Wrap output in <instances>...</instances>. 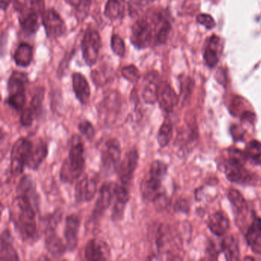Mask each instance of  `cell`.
<instances>
[{"label": "cell", "mask_w": 261, "mask_h": 261, "mask_svg": "<svg viewBox=\"0 0 261 261\" xmlns=\"http://www.w3.org/2000/svg\"><path fill=\"white\" fill-rule=\"evenodd\" d=\"M85 257L88 260H108L111 258V248L105 241L93 238L87 243Z\"/></svg>", "instance_id": "2e32d148"}, {"label": "cell", "mask_w": 261, "mask_h": 261, "mask_svg": "<svg viewBox=\"0 0 261 261\" xmlns=\"http://www.w3.org/2000/svg\"><path fill=\"white\" fill-rule=\"evenodd\" d=\"M227 197L235 213L242 214L247 207V204L241 192L235 189H230L227 194Z\"/></svg>", "instance_id": "836d02e7"}, {"label": "cell", "mask_w": 261, "mask_h": 261, "mask_svg": "<svg viewBox=\"0 0 261 261\" xmlns=\"http://www.w3.org/2000/svg\"><path fill=\"white\" fill-rule=\"evenodd\" d=\"M130 42L137 49L143 50L155 45L153 22L146 13L137 19L131 28Z\"/></svg>", "instance_id": "277c9868"}, {"label": "cell", "mask_w": 261, "mask_h": 261, "mask_svg": "<svg viewBox=\"0 0 261 261\" xmlns=\"http://www.w3.org/2000/svg\"><path fill=\"white\" fill-rule=\"evenodd\" d=\"M216 77L217 81H218L220 77H221V80L219 81V83H221V85H224V82H226V74L224 73V69L221 68V69L218 70L216 73Z\"/></svg>", "instance_id": "7dc6e473"}, {"label": "cell", "mask_w": 261, "mask_h": 261, "mask_svg": "<svg viewBox=\"0 0 261 261\" xmlns=\"http://www.w3.org/2000/svg\"><path fill=\"white\" fill-rule=\"evenodd\" d=\"M33 140L27 137L18 139L12 148L10 154V172L14 176L23 173L31 152Z\"/></svg>", "instance_id": "8992f818"}, {"label": "cell", "mask_w": 261, "mask_h": 261, "mask_svg": "<svg viewBox=\"0 0 261 261\" xmlns=\"http://www.w3.org/2000/svg\"><path fill=\"white\" fill-rule=\"evenodd\" d=\"M146 84L142 93V97L145 103L148 105H154L157 102V92L160 81L158 74L152 72L148 74L146 79Z\"/></svg>", "instance_id": "4316f807"}, {"label": "cell", "mask_w": 261, "mask_h": 261, "mask_svg": "<svg viewBox=\"0 0 261 261\" xmlns=\"http://www.w3.org/2000/svg\"><path fill=\"white\" fill-rule=\"evenodd\" d=\"M81 227V220L79 215L71 214L65 218L64 237L68 251L73 252L77 248L79 244V229Z\"/></svg>", "instance_id": "9a60e30c"}, {"label": "cell", "mask_w": 261, "mask_h": 261, "mask_svg": "<svg viewBox=\"0 0 261 261\" xmlns=\"http://www.w3.org/2000/svg\"><path fill=\"white\" fill-rule=\"evenodd\" d=\"M34 112L33 110L28 107V108H24L21 111L20 117H19V122L20 124L24 127H30L33 125L34 122L35 118H36Z\"/></svg>", "instance_id": "7bdbcfd3"}, {"label": "cell", "mask_w": 261, "mask_h": 261, "mask_svg": "<svg viewBox=\"0 0 261 261\" xmlns=\"http://www.w3.org/2000/svg\"><path fill=\"white\" fill-rule=\"evenodd\" d=\"M73 8L80 19H83L89 13L91 10L92 0H66Z\"/></svg>", "instance_id": "d590c367"}, {"label": "cell", "mask_w": 261, "mask_h": 261, "mask_svg": "<svg viewBox=\"0 0 261 261\" xmlns=\"http://www.w3.org/2000/svg\"><path fill=\"white\" fill-rule=\"evenodd\" d=\"M39 209L28 196L17 195L10 207V218L21 239L33 243L39 238L36 214Z\"/></svg>", "instance_id": "6da1fadb"}, {"label": "cell", "mask_w": 261, "mask_h": 261, "mask_svg": "<svg viewBox=\"0 0 261 261\" xmlns=\"http://www.w3.org/2000/svg\"><path fill=\"white\" fill-rule=\"evenodd\" d=\"M16 194L28 196L34 202L36 207L39 209L40 197L37 192L36 182L30 175H23L21 178L17 189H16Z\"/></svg>", "instance_id": "d4e9b609"}, {"label": "cell", "mask_w": 261, "mask_h": 261, "mask_svg": "<svg viewBox=\"0 0 261 261\" xmlns=\"http://www.w3.org/2000/svg\"><path fill=\"white\" fill-rule=\"evenodd\" d=\"M117 184V182L108 181L102 185L98 191V197L93 211V216H100L109 208L111 203L115 199Z\"/></svg>", "instance_id": "4fadbf2b"}, {"label": "cell", "mask_w": 261, "mask_h": 261, "mask_svg": "<svg viewBox=\"0 0 261 261\" xmlns=\"http://www.w3.org/2000/svg\"><path fill=\"white\" fill-rule=\"evenodd\" d=\"M222 251L227 260H238L239 259L240 250L238 240L233 236H227L223 240L221 244Z\"/></svg>", "instance_id": "1f68e13d"}, {"label": "cell", "mask_w": 261, "mask_h": 261, "mask_svg": "<svg viewBox=\"0 0 261 261\" xmlns=\"http://www.w3.org/2000/svg\"><path fill=\"white\" fill-rule=\"evenodd\" d=\"M122 76L128 82L135 83L140 79V72L138 68L134 65L123 67L121 70Z\"/></svg>", "instance_id": "ab89813d"}, {"label": "cell", "mask_w": 261, "mask_h": 261, "mask_svg": "<svg viewBox=\"0 0 261 261\" xmlns=\"http://www.w3.org/2000/svg\"><path fill=\"white\" fill-rule=\"evenodd\" d=\"M72 88L81 105H88L91 97V88L86 77L82 73L75 72L72 74Z\"/></svg>", "instance_id": "ffe728a7"}, {"label": "cell", "mask_w": 261, "mask_h": 261, "mask_svg": "<svg viewBox=\"0 0 261 261\" xmlns=\"http://www.w3.org/2000/svg\"><path fill=\"white\" fill-rule=\"evenodd\" d=\"M224 172L229 181L241 184H248L253 181V175L244 166L235 164L227 160L224 165Z\"/></svg>", "instance_id": "d6986e66"}, {"label": "cell", "mask_w": 261, "mask_h": 261, "mask_svg": "<svg viewBox=\"0 0 261 261\" xmlns=\"http://www.w3.org/2000/svg\"><path fill=\"white\" fill-rule=\"evenodd\" d=\"M244 259H254L253 258H250V257H246Z\"/></svg>", "instance_id": "f907efd6"}, {"label": "cell", "mask_w": 261, "mask_h": 261, "mask_svg": "<svg viewBox=\"0 0 261 261\" xmlns=\"http://www.w3.org/2000/svg\"><path fill=\"white\" fill-rule=\"evenodd\" d=\"M188 204L185 200H181L177 202L176 207L178 211H186L187 209Z\"/></svg>", "instance_id": "c3c4849f"}, {"label": "cell", "mask_w": 261, "mask_h": 261, "mask_svg": "<svg viewBox=\"0 0 261 261\" xmlns=\"http://www.w3.org/2000/svg\"><path fill=\"white\" fill-rule=\"evenodd\" d=\"M157 102L165 113L172 112L178 105V97L168 82H160L157 92Z\"/></svg>", "instance_id": "e0dca14e"}, {"label": "cell", "mask_w": 261, "mask_h": 261, "mask_svg": "<svg viewBox=\"0 0 261 261\" xmlns=\"http://www.w3.org/2000/svg\"><path fill=\"white\" fill-rule=\"evenodd\" d=\"M79 130L88 141H91L96 135L95 128L88 120H82L79 123Z\"/></svg>", "instance_id": "f35d334b"}, {"label": "cell", "mask_w": 261, "mask_h": 261, "mask_svg": "<svg viewBox=\"0 0 261 261\" xmlns=\"http://www.w3.org/2000/svg\"><path fill=\"white\" fill-rule=\"evenodd\" d=\"M172 137V123L170 120H165L159 129L157 142L161 148L166 147L170 143Z\"/></svg>", "instance_id": "d6a6232c"}, {"label": "cell", "mask_w": 261, "mask_h": 261, "mask_svg": "<svg viewBox=\"0 0 261 261\" xmlns=\"http://www.w3.org/2000/svg\"><path fill=\"white\" fill-rule=\"evenodd\" d=\"M230 132H231L232 137L235 140H242L244 133H245L244 129L241 126H238V125L232 126Z\"/></svg>", "instance_id": "bcb514c9"}, {"label": "cell", "mask_w": 261, "mask_h": 261, "mask_svg": "<svg viewBox=\"0 0 261 261\" xmlns=\"http://www.w3.org/2000/svg\"><path fill=\"white\" fill-rule=\"evenodd\" d=\"M45 232V247L48 253L54 258H60L66 253V244L56 233V230H47Z\"/></svg>", "instance_id": "44dd1931"}, {"label": "cell", "mask_w": 261, "mask_h": 261, "mask_svg": "<svg viewBox=\"0 0 261 261\" xmlns=\"http://www.w3.org/2000/svg\"><path fill=\"white\" fill-rule=\"evenodd\" d=\"M122 149L117 139L106 140L100 151V161L103 173L110 175L117 172V166L121 160Z\"/></svg>", "instance_id": "52a82bcc"}, {"label": "cell", "mask_w": 261, "mask_h": 261, "mask_svg": "<svg viewBox=\"0 0 261 261\" xmlns=\"http://www.w3.org/2000/svg\"><path fill=\"white\" fill-rule=\"evenodd\" d=\"M19 256L13 244V238L10 230H4L1 234L0 260H19Z\"/></svg>", "instance_id": "603a6c76"}, {"label": "cell", "mask_w": 261, "mask_h": 261, "mask_svg": "<svg viewBox=\"0 0 261 261\" xmlns=\"http://www.w3.org/2000/svg\"><path fill=\"white\" fill-rule=\"evenodd\" d=\"M228 154V161L235 163V164L241 165V166H244L247 158H248L245 152H243V151L235 149V148L230 149Z\"/></svg>", "instance_id": "60d3db41"}, {"label": "cell", "mask_w": 261, "mask_h": 261, "mask_svg": "<svg viewBox=\"0 0 261 261\" xmlns=\"http://www.w3.org/2000/svg\"><path fill=\"white\" fill-rule=\"evenodd\" d=\"M154 2V0H130L128 4V11L131 16H137L145 7Z\"/></svg>", "instance_id": "74e56055"}, {"label": "cell", "mask_w": 261, "mask_h": 261, "mask_svg": "<svg viewBox=\"0 0 261 261\" xmlns=\"http://www.w3.org/2000/svg\"><path fill=\"white\" fill-rule=\"evenodd\" d=\"M220 39L212 36L206 42L204 49V60L209 68H215L219 62Z\"/></svg>", "instance_id": "484cf974"}, {"label": "cell", "mask_w": 261, "mask_h": 261, "mask_svg": "<svg viewBox=\"0 0 261 261\" xmlns=\"http://www.w3.org/2000/svg\"><path fill=\"white\" fill-rule=\"evenodd\" d=\"M98 191V175L89 172L77 180L74 188V199L79 204L94 199Z\"/></svg>", "instance_id": "ba28073f"}, {"label": "cell", "mask_w": 261, "mask_h": 261, "mask_svg": "<svg viewBox=\"0 0 261 261\" xmlns=\"http://www.w3.org/2000/svg\"><path fill=\"white\" fill-rule=\"evenodd\" d=\"M48 144L42 138L33 140L31 152L27 161V167L36 171L48 156Z\"/></svg>", "instance_id": "ac0fdd59"}, {"label": "cell", "mask_w": 261, "mask_h": 261, "mask_svg": "<svg viewBox=\"0 0 261 261\" xmlns=\"http://www.w3.org/2000/svg\"><path fill=\"white\" fill-rule=\"evenodd\" d=\"M248 158L257 160L261 157V143L257 140H252L247 145L245 150Z\"/></svg>", "instance_id": "b9f144b4"}, {"label": "cell", "mask_w": 261, "mask_h": 261, "mask_svg": "<svg viewBox=\"0 0 261 261\" xmlns=\"http://www.w3.org/2000/svg\"><path fill=\"white\" fill-rule=\"evenodd\" d=\"M111 47L113 53L120 58H123L126 55V45L121 36L114 34L111 36Z\"/></svg>", "instance_id": "8d00e7d4"}, {"label": "cell", "mask_w": 261, "mask_h": 261, "mask_svg": "<svg viewBox=\"0 0 261 261\" xmlns=\"http://www.w3.org/2000/svg\"><path fill=\"white\" fill-rule=\"evenodd\" d=\"M192 86H193V82L189 77H187L186 80H184V82L181 83V94L184 97V100H186L187 97L190 95L191 92H192Z\"/></svg>", "instance_id": "f6af8a7d"}, {"label": "cell", "mask_w": 261, "mask_h": 261, "mask_svg": "<svg viewBox=\"0 0 261 261\" xmlns=\"http://www.w3.org/2000/svg\"><path fill=\"white\" fill-rule=\"evenodd\" d=\"M197 22L204 25L207 30H212L216 25L215 19L208 14H200L197 16Z\"/></svg>", "instance_id": "ee69618b"}, {"label": "cell", "mask_w": 261, "mask_h": 261, "mask_svg": "<svg viewBox=\"0 0 261 261\" xmlns=\"http://www.w3.org/2000/svg\"><path fill=\"white\" fill-rule=\"evenodd\" d=\"M69 151L60 169V179L62 182L73 184L79 179L86 166L85 145L82 137L74 134L70 139Z\"/></svg>", "instance_id": "7a4b0ae2"}, {"label": "cell", "mask_w": 261, "mask_h": 261, "mask_svg": "<svg viewBox=\"0 0 261 261\" xmlns=\"http://www.w3.org/2000/svg\"><path fill=\"white\" fill-rule=\"evenodd\" d=\"M126 10V0H108L105 5V17L109 20L117 21L124 17Z\"/></svg>", "instance_id": "83f0119b"}, {"label": "cell", "mask_w": 261, "mask_h": 261, "mask_svg": "<svg viewBox=\"0 0 261 261\" xmlns=\"http://www.w3.org/2000/svg\"><path fill=\"white\" fill-rule=\"evenodd\" d=\"M129 189V186H125L120 182L117 184L115 199L111 212V220L114 222H119L123 219L126 204L130 198Z\"/></svg>", "instance_id": "5bb4252c"}, {"label": "cell", "mask_w": 261, "mask_h": 261, "mask_svg": "<svg viewBox=\"0 0 261 261\" xmlns=\"http://www.w3.org/2000/svg\"><path fill=\"white\" fill-rule=\"evenodd\" d=\"M101 48V37L94 30H87L82 42V55L88 66H94L98 60Z\"/></svg>", "instance_id": "9c48e42d"}, {"label": "cell", "mask_w": 261, "mask_h": 261, "mask_svg": "<svg viewBox=\"0 0 261 261\" xmlns=\"http://www.w3.org/2000/svg\"><path fill=\"white\" fill-rule=\"evenodd\" d=\"M13 5L19 16L32 13L42 16L45 10V0H13Z\"/></svg>", "instance_id": "7402d4cb"}, {"label": "cell", "mask_w": 261, "mask_h": 261, "mask_svg": "<svg viewBox=\"0 0 261 261\" xmlns=\"http://www.w3.org/2000/svg\"><path fill=\"white\" fill-rule=\"evenodd\" d=\"M12 0H0V6H1V10L3 11H6L10 7V4H11Z\"/></svg>", "instance_id": "681fc988"}, {"label": "cell", "mask_w": 261, "mask_h": 261, "mask_svg": "<svg viewBox=\"0 0 261 261\" xmlns=\"http://www.w3.org/2000/svg\"><path fill=\"white\" fill-rule=\"evenodd\" d=\"M44 96H45V89L39 88L36 89V92L32 97L30 108L33 110L36 117H39L42 114Z\"/></svg>", "instance_id": "e575fe53"}, {"label": "cell", "mask_w": 261, "mask_h": 261, "mask_svg": "<svg viewBox=\"0 0 261 261\" xmlns=\"http://www.w3.org/2000/svg\"><path fill=\"white\" fill-rule=\"evenodd\" d=\"M140 155L137 147H133L129 149L123 160H120L117 169L119 181L121 184L130 187L134 179V172L138 166Z\"/></svg>", "instance_id": "30bf717a"}, {"label": "cell", "mask_w": 261, "mask_h": 261, "mask_svg": "<svg viewBox=\"0 0 261 261\" xmlns=\"http://www.w3.org/2000/svg\"><path fill=\"white\" fill-rule=\"evenodd\" d=\"M39 15L32 13L23 16H19V22L22 32L27 36H33L39 29Z\"/></svg>", "instance_id": "4dcf8cb0"}, {"label": "cell", "mask_w": 261, "mask_h": 261, "mask_svg": "<svg viewBox=\"0 0 261 261\" xmlns=\"http://www.w3.org/2000/svg\"><path fill=\"white\" fill-rule=\"evenodd\" d=\"M207 226L211 231L217 236H223L230 227V222L225 214L217 212L209 218Z\"/></svg>", "instance_id": "f1b7e54d"}, {"label": "cell", "mask_w": 261, "mask_h": 261, "mask_svg": "<svg viewBox=\"0 0 261 261\" xmlns=\"http://www.w3.org/2000/svg\"><path fill=\"white\" fill-rule=\"evenodd\" d=\"M150 19L153 22L155 29V45H163L167 42L172 25L170 21L163 11L150 10L148 12Z\"/></svg>", "instance_id": "7c38bea8"}, {"label": "cell", "mask_w": 261, "mask_h": 261, "mask_svg": "<svg viewBox=\"0 0 261 261\" xmlns=\"http://www.w3.org/2000/svg\"><path fill=\"white\" fill-rule=\"evenodd\" d=\"M28 77L24 73L14 71L10 76L7 83L8 97L5 103L16 111H22L27 103L25 84Z\"/></svg>", "instance_id": "5b68a950"}, {"label": "cell", "mask_w": 261, "mask_h": 261, "mask_svg": "<svg viewBox=\"0 0 261 261\" xmlns=\"http://www.w3.org/2000/svg\"><path fill=\"white\" fill-rule=\"evenodd\" d=\"M168 166L161 160L152 162L149 172L143 178L140 184V193L144 201L155 203L161 197L163 192V181L167 175Z\"/></svg>", "instance_id": "3957f363"}, {"label": "cell", "mask_w": 261, "mask_h": 261, "mask_svg": "<svg viewBox=\"0 0 261 261\" xmlns=\"http://www.w3.org/2000/svg\"><path fill=\"white\" fill-rule=\"evenodd\" d=\"M42 23L48 38H59L65 34L67 25L62 16L54 9H48L42 13Z\"/></svg>", "instance_id": "8fae6325"}, {"label": "cell", "mask_w": 261, "mask_h": 261, "mask_svg": "<svg viewBox=\"0 0 261 261\" xmlns=\"http://www.w3.org/2000/svg\"><path fill=\"white\" fill-rule=\"evenodd\" d=\"M13 60L18 67L27 68L33 59V47L28 43L19 44L13 54Z\"/></svg>", "instance_id": "f546056e"}, {"label": "cell", "mask_w": 261, "mask_h": 261, "mask_svg": "<svg viewBox=\"0 0 261 261\" xmlns=\"http://www.w3.org/2000/svg\"><path fill=\"white\" fill-rule=\"evenodd\" d=\"M246 240L253 253L261 254V218H253L247 229Z\"/></svg>", "instance_id": "cb8c5ba5"}]
</instances>
